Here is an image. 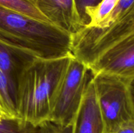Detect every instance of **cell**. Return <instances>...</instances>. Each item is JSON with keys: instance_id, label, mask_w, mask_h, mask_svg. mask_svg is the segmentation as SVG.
<instances>
[{"instance_id": "cell-1", "label": "cell", "mask_w": 134, "mask_h": 133, "mask_svg": "<svg viewBox=\"0 0 134 133\" xmlns=\"http://www.w3.org/2000/svg\"><path fill=\"white\" fill-rule=\"evenodd\" d=\"M73 54L55 59L34 57L18 80L17 117L35 126L50 121L57 87Z\"/></svg>"}, {"instance_id": "cell-2", "label": "cell", "mask_w": 134, "mask_h": 133, "mask_svg": "<svg viewBox=\"0 0 134 133\" xmlns=\"http://www.w3.org/2000/svg\"><path fill=\"white\" fill-rule=\"evenodd\" d=\"M0 40L35 57L73 54L72 35L48 22L0 6Z\"/></svg>"}, {"instance_id": "cell-3", "label": "cell", "mask_w": 134, "mask_h": 133, "mask_svg": "<svg viewBox=\"0 0 134 133\" xmlns=\"http://www.w3.org/2000/svg\"><path fill=\"white\" fill-rule=\"evenodd\" d=\"M93 76L86 64L72 56L55 93L51 122L62 127L71 125Z\"/></svg>"}, {"instance_id": "cell-4", "label": "cell", "mask_w": 134, "mask_h": 133, "mask_svg": "<svg viewBox=\"0 0 134 133\" xmlns=\"http://www.w3.org/2000/svg\"><path fill=\"white\" fill-rule=\"evenodd\" d=\"M93 82L105 133H113L122 123L134 119L129 81L111 74L97 73L94 74Z\"/></svg>"}, {"instance_id": "cell-5", "label": "cell", "mask_w": 134, "mask_h": 133, "mask_svg": "<svg viewBox=\"0 0 134 133\" xmlns=\"http://www.w3.org/2000/svg\"><path fill=\"white\" fill-rule=\"evenodd\" d=\"M134 33V9L105 28L84 27L72 35L73 55L87 65L99 55Z\"/></svg>"}, {"instance_id": "cell-6", "label": "cell", "mask_w": 134, "mask_h": 133, "mask_svg": "<svg viewBox=\"0 0 134 133\" xmlns=\"http://www.w3.org/2000/svg\"><path fill=\"white\" fill-rule=\"evenodd\" d=\"M86 66L94 74L105 73L130 80L134 77V33L115 43Z\"/></svg>"}, {"instance_id": "cell-7", "label": "cell", "mask_w": 134, "mask_h": 133, "mask_svg": "<svg viewBox=\"0 0 134 133\" xmlns=\"http://www.w3.org/2000/svg\"><path fill=\"white\" fill-rule=\"evenodd\" d=\"M35 6L49 23L71 35L83 28L75 0H37Z\"/></svg>"}, {"instance_id": "cell-8", "label": "cell", "mask_w": 134, "mask_h": 133, "mask_svg": "<svg viewBox=\"0 0 134 133\" xmlns=\"http://www.w3.org/2000/svg\"><path fill=\"white\" fill-rule=\"evenodd\" d=\"M69 126L70 133H105L93 78L85 89L77 114Z\"/></svg>"}, {"instance_id": "cell-9", "label": "cell", "mask_w": 134, "mask_h": 133, "mask_svg": "<svg viewBox=\"0 0 134 133\" xmlns=\"http://www.w3.org/2000/svg\"><path fill=\"white\" fill-rule=\"evenodd\" d=\"M34 57H35L12 48L0 40V69L16 87L22 69Z\"/></svg>"}, {"instance_id": "cell-10", "label": "cell", "mask_w": 134, "mask_h": 133, "mask_svg": "<svg viewBox=\"0 0 134 133\" xmlns=\"http://www.w3.org/2000/svg\"><path fill=\"white\" fill-rule=\"evenodd\" d=\"M0 6L49 23L48 20L39 11L36 7L26 0H0Z\"/></svg>"}, {"instance_id": "cell-11", "label": "cell", "mask_w": 134, "mask_h": 133, "mask_svg": "<svg viewBox=\"0 0 134 133\" xmlns=\"http://www.w3.org/2000/svg\"><path fill=\"white\" fill-rule=\"evenodd\" d=\"M118 1L119 0H102L96 7L90 10L88 14V23L86 27L99 28L113 10Z\"/></svg>"}, {"instance_id": "cell-12", "label": "cell", "mask_w": 134, "mask_h": 133, "mask_svg": "<svg viewBox=\"0 0 134 133\" xmlns=\"http://www.w3.org/2000/svg\"><path fill=\"white\" fill-rule=\"evenodd\" d=\"M38 126L23 119L3 118L0 121V133H37Z\"/></svg>"}, {"instance_id": "cell-13", "label": "cell", "mask_w": 134, "mask_h": 133, "mask_svg": "<svg viewBox=\"0 0 134 133\" xmlns=\"http://www.w3.org/2000/svg\"><path fill=\"white\" fill-rule=\"evenodd\" d=\"M134 9V0H119L116 6L99 29L105 28L114 22L121 19Z\"/></svg>"}, {"instance_id": "cell-14", "label": "cell", "mask_w": 134, "mask_h": 133, "mask_svg": "<svg viewBox=\"0 0 134 133\" xmlns=\"http://www.w3.org/2000/svg\"><path fill=\"white\" fill-rule=\"evenodd\" d=\"M102 0H75L77 11L83 27L88 23V14L91 10L96 7Z\"/></svg>"}, {"instance_id": "cell-15", "label": "cell", "mask_w": 134, "mask_h": 133, "mask_svg": "<svg viewBox=\"0 0 134 133\" xmlns=\"http://www.w3.org/2000/svg\"><path fill=\"white\" fill-rule=\"evenodd\" d=\"M37 133H70L69 126L62 127L51 121H47L38 126Z\"/></svg>"}, {"instance_id": "cell-16", "label": "cell", "mask_w": 134, "mask_h": 133, "mask_svg": "<svg viewBox=\"0 0 134 133\" xmlns=\"http://www.w3.org/2000/svg\"><path fill=\"white\" fill-rule=\"evenodd\" d=\"M113 133H134V119L122 123Z\"/></svg>"}, {"instance_id": "cell-17", "label": "cell", "mask_w": 134, "mask_h": 133, "mask_svg": "<svg viewBox=\"0 0 134 133\" xmlns=\"http://www.w3.org/2000/svg\"><path fill=\"white\" fill-rule=\"evenodd\" d=\"M128 87H129L131 99H132V105H133L134 111V77L128 82Z\"/></svg>"}, {"instance_id": "cell-18", "label": "cell", "mask_w": 134, "mask_h": 133, "mask_svg": "<svg viewBox=\"0 0 134 133\" xmlns=\"http://www.w3.org/2000/svg\"><path fill=\"white\" fill-rule=\"evenodd\" d=\"M0 113L1 114V116H3V106L2 103H1V99H0Z\"/></svg>"}, {"instance_id": "cell-19", "label": "cell", "mask_w": 134, "mask_h": 133, "mask_svg": "<svg viewBox=\"0 0 134 133\" xmlns=\"http://www.w3.org/2000/svg\"><path fill=\"white\" fill-rule=\"evenodd\" d=\"M26 1H29L30 3H32L33 5H35V3H36V2L37 1V0H26Z\"/></svg>"}, {"instance_id": "cell-20", "label": "cell", "mask_w": 134, "mask_h": 133, "mask_svg": "<svg viewBox=\"0 0 134 133\" xmlns=\"http://www.w3.org/2000/svg\"><path fill=\"white\" fill-rule=\"evenodd\" d=\"M2 119H3L2 116H1V113H0V121H1V120Z\"/></svg>"}]
</instances>
